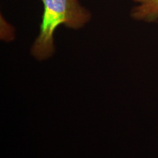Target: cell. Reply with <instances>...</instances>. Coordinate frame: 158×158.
Wrapping results in <instances>:
<instances>
[{
	"mask_svg": "<svg viewBox=\"0 0 158 158\" xmlns=\"http://www.w3.org/2000/svg\"><path fill=\"white\" fill-rule=\"evenodd\" d=\"M43 11L39 33L31 48L37 60L50 58L55 52L54 34L61 25L79 29L89 22L92 14L79 0H40Z\"/></svg>",
	"mask_w": 158,
	"mask_h": 158,
	"instance_id": "6da1fadb",
	"label": "cell"
},
{
	"mask_svg": "<svg viewBox=\"0 0 158 158\" xmlns=\"http://www.w3.org/2000/svg\"><path fill=\"white\" fill-rule=\"evenodd\" d=\"M130 16L135 21L158 23V0H133Z\"/></svg>",
	"mask_w": 158,
	"mask_h": 158,
	"instance_id": "7a4b0ae2",
	"label": "cell"
},
{
	"mask_svg": "<svg viewBox=\"0 0 158 158\" xmlns=\"http://www.w3.org/2000/svg\"><path fill=\"white\" fill-rule=\"evenodd\" d=\"M0 29H1V39L10 42L15 38V29L5 18L1 13L0 15Z\"/></svg>",
	"mask_w": 158,
	"mask_h": 158,
	"instance_id": "3957f363",
	"label": "cell"
}]
</instances>
